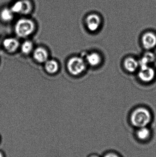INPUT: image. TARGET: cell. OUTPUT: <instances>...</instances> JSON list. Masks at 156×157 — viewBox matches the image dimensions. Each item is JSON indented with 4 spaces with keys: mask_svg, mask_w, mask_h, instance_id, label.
Segmentation results:
<instances>
[{
    "mask_svg": "<svg viewBox=\"0 0 156 157\" xmlns=\"http://www.w3.org/2000/svg\"><path fill=\"white\" fill-rule=\"evenodd\" d=\"M14 13L11 8H3L0 12V17L5 22H9L13 20Z\"/></svg>",
    "mask_w": 156,
    "mask_h": 157,
    "instance_id": "5bb4252c",
    "label": "cell"
},
{
    "mask_svg": "<svg viewBox=\"0 0 156 157\" xmlns=\"http://www.w3.org/2000/svg\"><path fill=\"white\" fill-rule=\"evenodd\" d=\"M33 6L30 0H17L11 6L14 14L27 15L33 10Z\"/></svg>",
    "mask_w": 156,
    "mask_h": 157,
    "instance_id": "277c9868",
    "label": "cell"
},
{
    "mask_svg": "<svg viewBox=\"0 0 156 157\" xmlns=\"http://www.w3.org/2000/svg\"><path fill=\"white\" fill-rule=\"evenodd\" d=\"M21 49L24 54L26 55L29 54L33 49V43L30 40H26L22 43Z\"/></svg>",
    "mask_w": 156,
    "mask_h": 157,
    "instance_id": "9a60e30c",
    "label": "cell"
},
{
    "mask_svg": "<svg viewBox=\"0 0 156 157\" xmlns=\"http://www.w3.org/2000/svg\"><path fill=\"white\" fill-rule=\"evenodd\" d=\"M85 22L86 26L89 31L95 32L100 29L101 25V17L98 13H92L87 16Z\"/></svg>",
    "mask_w": 156,
    "mask_h": 157,
    "instance_id": "5b68a950",
    "label": "cell"
},
{
    "mask_svg": "<svg viewBox=\"0 0 156 157\" xmlns=\"http://www.w3.org/2000/svg\"><path fill=\"white\" fill-rule=\"evenodd\" d=\"M67 68L69 72L72 75H79L86 69V63L80 57H72L68 61Z\"/></svg>",
    "mask_w": 156,
    "mask_h": 157,
    "instance_id": "3957f363",
    "label": "cell"
},
{
    "mask_svg": "<svg viewBox=\"0 0 156 157\" xmlns=\"http://www.w3.org/2000/svg\"><path fill=\"white\" fill-rule=\"evenodd\" d=\"M103 157H120L117 154L113 153H107Z\"/></svg>",
    "mask_w": 156,
    "mask_h": 157,
    "instance_id": "e0dca14e",
    "label": "cell"
},
{
    "mask_svg": "<svg viewBox=\"0 0 156 157\" xmlns=\"http://www.w3.org/2000/svg\"><path fill=\"white\" fill-rule=\"evenodd\" d=\"M35 25L33 20L28 18L19 19L15 25L16 34L20 37L28 36L34 31Z\"/></svg>",
    "mask_w": 156,
    "mask_h": 157,
    "instance_id": "7a4b0ae2",
    "label": "cell"
},
{
    "mask_svg": "<svg viewBox=\"0 0 156 157\" xmlns=\"http://www.w3.org/2000/svg\"><path fill=\"white\" fill-rule=\"evenodd\" d=\"M87 63L91 66H96L100 63L101 58L100 54L96 52H92L86 56Z\"/></svg>",
    "mask_w": 156,
    "mask_h": 157,
    "instance_id": "7c38bea8",
    "label": "cell"
},
{
    "mask_svg": "<svg viewBox=\"0 0 156 157\" xmlns=\"http://www.w3.org/2000/svg\"><path fill=\"white\" fill-rule=\"evenodd\" d=\"M152 116L149 111L144 108H139L135 110L131 116V123L137 128L146 127L150 123Z\"/></svg>",
    "mask_w": 156,
    "mask_h": 157,
    "instance_id": "6da1fadb",
    "label": "cell"
},
{
    "mask_svg": "<svg viewBox=\"0 0 156 157\" xmlns=\"http://www.w3.org/2000/svg\"><path fill=\"white\" fill-rule=\"evenodd\" d=\"M151 135V131L147 126L139 128L136 132V137L140 141H146L148 140Z\"/></svg>",
    "mask_w": 156,
    "mask_h": 157,
    "instance_id": "30bf717a",
    "label": "cell"
},
{
    "mask_svg": "<svg viewBox=\"0 0 156 157\" xmlns=\"http://www.w3.org/2000/svg\"><path fill=\"white\" fill-rule=\"evenodd\" d=\"M0 157H5V155L4 154L3 152L0 151Z\"/></svg>",
    "mask_w": 156,
    "mask_h": 157,
    "instance_id": "d6986e66",
    "label": "cell"
},
{
    "mask_svg": "<svg viewBox=\"0 0 156 157\" xmlns=\"http://www.w3.org/2000/svg\"><path fill=\"white\" fill-rule=\"evenodd\" d=\"M88 157H100L98 155H95V154H92V155H89L88 156Z\"/></svg>",
    "mask_w": 156,
    "mask_h": 157,
    "instance_id": "ac0fdd59",
    "label": "cell"
},
{
    "mask_svg": "<svg viewBox=\"0 0 156 157\" xmlns=\"http://www.w3.org/2000/svg\"><path fill=\"white\" fill-rule=\"evenodd\" d=\"M142 43L145 48L152 49L156 46V35L152 32H148L143 35Z\"/></svg>",
    "mask_w": 156,
    "mask_h": 157,
    "instance_id": "8992f818",
    "label": "cell"
},
{
    "mask_svg": "<svg viewBox=\"0 0 156 157\" xmlns=\"http://www.w3.org/2000/svg\"><path fill=\"white\" fill-rule=\"evenodd\" d=\"M19 42L17 40L14 38H7L4 40L3 46L5 50L9 52H14L19 48Z\"/></svg>",
    "mask_w": 156,
    "mask_h": 157,
    "instance_id": "ba28073f",
    "label": "cell"
},
{
    "mask_svg": "<svg viewBox=\"0 0 156 157\" xmlns=\"http://www.w3.org/2000/svg\"><path fill=\"white\" fill-rule=\"evenodd\" d=\"M33 57L34 59L39 63H45L48 59L47 51L44 48H38L33 52Z\"/></svg>",
    "mask_w": 156,
    "mask_h": 157,
    "instance_id": "9c48e42d",
    "label": "cell"
},
{
    "mask_svg": "<svg viewBox=\"0 0 156 157\" xmlns=\"http://www.w3.org/2000/svg\"><path fill=\"white\" fill-rule=\"evenodd\" d=\"M125 68L130 72L136 71L139 66V62L132 58H128L124 61Z\"/></svg>",
    "mask_w": 156,
    "mask_h": 157,
    "instance_id": "8fae6325",
    "label": "cell"
},
{
    "mask_svg": "<svg viewBox=\"0 0 156 157\" xmlns=\"http://www.w3.org/2000/svg\"><path fill=\"white\" fill-rule=\"evenodd\" d=\"M155 76V71L150 66L147 68L141 69L138 76L141 80L145 82H149L152 81Z\"/></svg>",
    "mask_w": 156,
    "mask_h": 157,
    "instance_id": "52a82bcc",
    "label": "cell"
},
{
    "mask_svg": "<svg viewBox=\"0 0 156 157\" xmlns=\"http://www.w3.org/2000/svg\"><path fill=\"white\" fill-rule=\"evenodd\" d=\"M45 68L47 72L53 74L57 72L59 65L57 62L54 60H47L45 63Z\"/></svg>",
    "mask_w": 156,
    "mask_h": 157,
    "instance_id": "4fadbf2b",
    "label": "cell"
},
{
    "mask_svg": "<svg viewBox=\"0 0 156 157\" xmlns=\"http://www.w3.org/2000/svg\"><path fill=\"white\" fill-rule=\"evenodd\" d=\"M144 56L147 59V60L149 61V62H150V63L154 62V60H155V55H154L153 53H152V52H147V53H146L145 54Z\"/></svg>",
    "mask_w": 156,
    "mask_h": 157,
    "instance_id": "2e32d148",
    "label": "cell"
}]
</instances>
